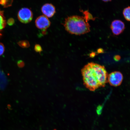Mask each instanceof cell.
Here are the masks:
<instances>
[{"label": "cell", "instance_id": "1", "mask_svg": "<svg viewBox=\"0 0 130 130\" xmlns=\"http://www.w3.org/2000/svg\"><path fill=\"white\" fill-rule=\"evenodd\" d=\"M84 16L73 15L65 19L63 25L66 30L69 33L81 35L88 33L90 31V26L88 21L93 19L88 11L83 12Z\"/></svg>", "mask_w": 130, "mask_h": 130}, {"label": "cell", "instance_id": "2", "mask_svg": "<svg viewBox=\"0 0 130 130\" xmlns=\"http://www.w3.org/2000/svg\"><path fill=\"white\" fill-rule=\"evenodd\" d=\"M84 86L92 91L100 87L96 73L92 67V63H88L81 70Z\"/></svg>", "mask_w": 130, "mask_h": 130}, {"label": "cell", "instance_id": "3", "mask_svg": "<svg viewBox=\"0 0 130 130\" xmlns=\"http://www.w3.org/2000/svg\"><path fill=\"white\" fill-rule=\"evenodd\" d=\"M92 64L96 73L100 87H105L108 82V75L105 67L94 62Z\"/></svg>", "mask_w": 130, "mask_h": 130}, {"label": "cell", "instance_id": "4", "mask_svg": "<svg viewBox=\"0 0 130 130\" xmlns=\"http://www.w3.org/2000/svg\"><path fill=\"white\" fill-rule=\"evenodd\" d=\"M33 14L32 11L28 8H23L19 11L18 14L19 20L22 23L27 24L32 20Z\"/></svg>", "mask_w": 130, "mask_h": 130}, {"label": "cell", "instance_id": "5", "mask_svg": "<svg viewBox=\"0 0 130 130\" xmlns=\"http://www.w3.org/2000/svg\"><path fill=\"white\" fill-rule=\"evenodd\" d=\"M123 79L122 74L119 71H115L108 75V82L110 85L117 87L121 85Z\"/></svg>", "mask_w": 130, "mask_h": 130}, {"label": "cell", "instance_id": "6", "mask_svg": "<svg viewBox=\"0 0 130 130\" xmlns=\"http://www.w3.org/2000/svg\"><path fill=\"white\" fill-rule=\"evenodd\" d=\"M35 23L37 28L43 31L46 30L49 28L51 24L48 18L44 15H41L37 18Z\"/></svg>", "mask_w": 130, "mask_h": 130}, {"label": "cell", "instance_id": "7", "mask_svg": "<svg viewBox=\"0 0 130 130\" xmlns=\"http://www.w3.org/2000/svg\"><path fill=\"white\" fill-rule=\"evenodd\" d=\"M110 27L114 35H118L124 31L125 25L122 21L119 20H116L112 22Z\"/></svg>", "mask_w": 130, "mask_h": 130}, {"label": "cell", "instance_id": "8", "mask_svg": "<svg viewBox=\"0 0 130 130\" xmlns=\"http://www.w3.org/2000/svg\"><path fill=\"white\" fill-rule=\"evenodd\" d=\"M41 11L44 15L47 18H51L56 12V8L51 4H46L42 6Z\"/></svg>", "mask_w": 130, "mask_h": 130}, {"label": "cell", "instance_id": "9", "mask_svg": "<svg viewBox=\"0 0 130 130\" xmlns=\"http://www.w3.org/2000/svg\"><path fill=\"white\" fill-rule=\"evenodd\" d=\"M6 25V21L4 15V12L0 11V38L2 35V31Z\"/></svg>", "mask_w": 130, "mask_h": 130}, {"label": "cell", "instance_id": "10", "mask_svg": "<svg viewBox=\"0 0 130 130\" xmlns=\"http://www.w3.org/2000/svg\"><path fill=\"white\" fill-rule=\"evenodd\" d=\"M123 15L126 20L130 22V6L125 8L123 10Z\"/></svg>", "mask_w": 130, "mask_h": 130}, {"label": "cell", "instance_id": "11", "mask_svg": "<svg viewBox=\"0 0 130 130\" xmlns=\"http://www.w3.org/2000/svg\"><path fill=\"white\" fill-rule=\"evenodd\" d=\"M5 51V48L4 44L0 43V56L3 54Z\"/></svg>", "mask_w": 130, "mask_h": 130}, {"label": "cell", "instance_id": "12", "mask_svg": "<svg viewBox=\"0 0 130 130\" xmlns=\"http://www.w3.org/2000/svg\"><path fill=\"white\" fill-rule=\"evenodd\" d=\"M18 44L20 46L22 47H27L28 44L27 42V41H25L19 42L18 43Z\"/></svg>", "mask_w": 130, "mask_h": 130}, {"label": "cell", "instance_id": "13", "mask_svg": "<svg viewBox=\"0 0 130 130\" xmlns=\"http://www.w3.org/2000/svg\"><path fill=\"white\" fill-rule=\"evenodd\" d=\"M18 66L19 67H22L24 66V63L22 61H19L17 63Z\"/></svg>", "mask_w": 130, "mask_h": 130}, {"label": "cell", "instance_id": "14", "mask_svg": "<svg viewBox=\"0 0 130 130\" xmlns=\"http://www.w3.org/2000/svg\"><path fill=\"white\" fill-rule=\"evenodd\" d=\"M102 1L104 2H108L111 1V0H102Z\"/></svg>", "mask_w": 130, "mask_h": 130}]
</instances>
